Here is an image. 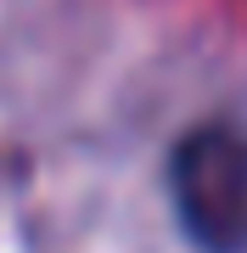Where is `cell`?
Listing matches in <instances>:
<instances>
[{"label":"cell","mask_w":247,"mask_h":253,"mask_svg":"<svg viewBox=\"0 0 247 253\" xmlns=\"http://www.w3.org/2000/svg\"><path fill=\"white\" fill-rule=\"evenodd\" d=\"M169 197L185 236L208 253H247V135L202 124L174 146Z\"/></svg>","instance_id":"6da1fadb"}]
</instances>
